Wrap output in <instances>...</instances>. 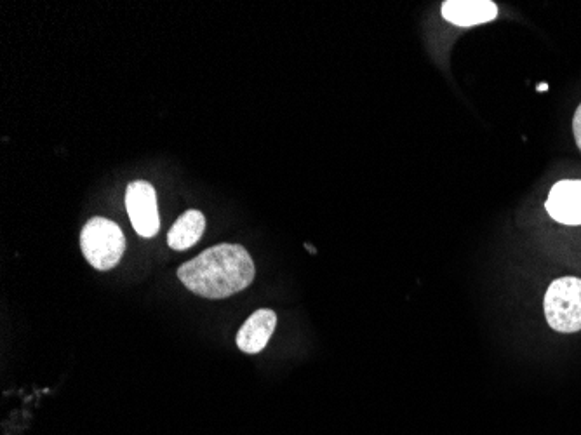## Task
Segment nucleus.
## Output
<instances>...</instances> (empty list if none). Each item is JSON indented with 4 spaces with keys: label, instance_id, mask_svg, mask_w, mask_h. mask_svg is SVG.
Instances as JSON below:
<instances>
[{
    "label": "nucleus",
    "instance_id": "1",
    "mask_svg": "<svg viewBox=\"0 0 581 435\" xmlns=\"http://www.w3.org/2000/svg\"><path fill=\"white\" fill-rule=\"evenodd\" d=\"M253 258L241 244H218L178 268V279L192 293L223 300L241 293L254 279Z\"/></svg>",
    "mask_w": 581,
    "mask_h": 435
},
{
    "label": "nucleus",
    "instance_id": "2",
    "mask_svg": "<svg viewBox=\"0 0 581 435\" xmlns=\"http://www.w3.org/2000/svg\"><path fill=\"white\" fill-rule=\"evenodd\" d=\"M82 253L96 270H110L121 261L126 251L122 228L107 218H91L81 232Z\"/></svg>",
    "mask_w": 581,
    "mask_h": 435
},
{
    "label": "nucleus",
    "instance_id": "3",
    "mask_svg": "<svg viewBox=\"0 0 581 435\" xmlns=\"http://www.w3.org/2000/svg\"><path fill=\"white\" fill-rule=\"evenodd\" d=\"M543 307L550 328L559 333L581 331V279L562 277L552 282Z\"/></svg>",
    "mask_w": 581,
    "mask_h": 435
},
{
    "label": "nucleus",
    "instance_id": "4",
    "mask_svg": "<svg viewBox=\"0 0 581 435\" xmlns=\"http://www.w3.org/2000/svg\"><path fill=\"white\" fill-rule=\"evenodd\" d=\"M127 215L131 218L136 234L154 237L161 228V218L157 209V194L148 181L129 183L126 192Z\"/></svg>",
    "mask_w": 581,
    "mask_h": 435
},
{
    "label": "nucleus",
    "instance_id": "5",
    "mask_svg": "<svg viewBox=\"0 0 581 435\" xmlns=\"http://www.w3.org/2000/svg\"><path fill=\"white\" fill-rule=\"evenodd\" d=\"M545 208L562 225H581V180L555 183Z\"/></svg>",
    "mask_w": 581,
    "mask_h": 435
},
{
    "label": "nucleus",
    "instance_id": "6",
    "mask_svg": "<svg viewBox=\"0 0 581 435\" xmlns=\"http://www.w3.org/2000/svg\"><path fill=\"white\" fill-rule=\"evenodd\" d=\"M275 326L277 315L274 310L268 308L256 310L237 333V347L241 348L244 354H260L274 335Z\"/></svg>",
    "mask_w": 581,
    "mask_h": 435
},
{
    "label": "nucleus",
    "instance_id": "7",
    "mask_svg": "<svg viewBox=\"0 0 581 435\" xmlns=\"http://www.w3.org/2000/svg\"><path fill=\"white\" fill-rule=\"evenodd\" d=\"M442 16L456 27H475L498 16V7L491 0H448L442 4Z\"/></svg>",
    "mask_w": 581,
    "mask_h": 435
},
{
    "label": "nucleus",
    "instance_id": "8",
    "mask_svg": "<svg viewBox=\"0 0 581 435\" xmlns=\"http://www.w3.org/2000/svg\"><path fill=\"white\" fill-rule=\"evenodd\" d=\"M204 230H206V218L201 211L190 209L174 221L173 228L167 235V244L169 248L176 251H185L201 241Z\"/></svg>",
    "mask_w": 581,
    "mask_h": 435
},
{
    "label": "nucleus",
    "instance_id": "9",
    "mask_svg": "<svg viewBox=\"0 0 581 435\" xmlns=\"http://www.w3.org/2000/svg\"><path fill=\"white\" fill-rule=\"evenodd\" d=\"M573 131H575L576 145L581 150V105L576 108L575 119H573Z\"/></svg>",
    "mask_w": 581,
    "mask_h": 435
},
{
    "label": "nucleus",
    "instance_id": "10",
    "mask_svg": "<svg viewBox=\"0 0 581 435\" xmlns=\"http://www.w3.org/2000/svg\"><path fill=\"white\" fill-rule=\"evenodd\" d=\"M547 84H541V86H538V91H547Z\"/></svg>",
    "mask_w": 581,
    "mask_h": 435
}]
</instances>
